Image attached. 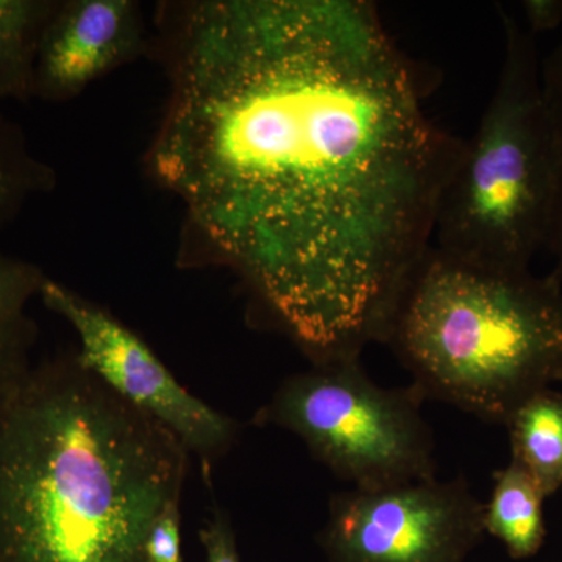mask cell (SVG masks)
Returning <instances> with one entry per match:
<instances>
[{"instance_id": "cell-1", "label": "cell", "mask_w": 562, "mask_h": 562, "mask_svg": "<svg viewBox=\"0 0 562 562\" xmlns=\"http://www.w3.org/2000/svg\"><path fill=\"white\" fill-rule=\"evenodd\" d=\"M158 179L313 364L382 342L462 143L375 3L188 7Z\"/></svg>"}, {"instance_id": "cell-2", "label": "cell", "mask_w": 562, "mask_h": 562, "mask_svg": "<svg viewBox=\"0 0 562 562\" xmlns=\"http://www.w3.org/2000/svg\"><path fill=\"white\" fill-rule=\"evenodd\" d=\"M188 457L79 358L31 366L0 392V562H149Z\"/></svg>"}, {"instance_id": "cell-3", "label": "cell", "mask_w": 562, "mask_h": 562, "mask_svg": "<svg viewBox=\"0 0 562 562\" xmlns=\"http://www.w3.org/2000/svg\"><path fill=\"white\" fill-rule=\"evenodd\" d=\"M380 344L425 401L506 427L525 402L562 383V273L486 268L430 246Z\"/></svg>"}, {"instance_id": "cell-4", "label": "cell", "mask_w": 562, "mask_h": 562, "mask_svg": "<svg viewBox=\"0 0 562 562\" xmlns=\"http://www.w3.org/2000/svg\"><path fill=\"white\" fill-rule=\"evenodd\" d=\"M503 63L472 138L443 183L431 246L486 268L528 271L546 243L552 144L536 36L503 5Z\"/></svg>"}, {"instance_id": "cell-5", "label": "cell", "mask_w": 562, "mask_h": 562, "mask_svg": "<svg viewBox=\"0 0 562 562\" xmlns=\"http://www.w3.org/2000/svg\"><path fill=\"white\" fill-rule=\"evenodd\" d=\"M424 402L413 383L373 382L360 358L288 376L254 422L297 436L314 460L353 490H383L436 479V441Z\"/></svg>"}, {"instance_id": "cell-6", "label": "cell", "mask_w": 562, "mask_h": 562, "mask_svg": "<svg viewBox=\"0 0 562 562\" xmlns=\"http://www.w3.org/2000/svg\"><path fill=\"white\" fill-rule=\"evenodd\" d=\"M484 503L464 475L333 494L317 541L328 562H465Z\"/></svg>"}, {"instance_id": "cell-7", "label": "cell", "mask_w": 562, "mask_h": 562, "mask_svg": "<svg viewBox=\"0 0 562 562\" xmlns=\"http://www.w3.org/2000/svg\"><path fill=\"white\" fill-rule=\"evenodd\" d=\"M38 295L76 330L81 364L122 401L172 432L188 453L211 468L235 446L238 422L181 386L150 347L110 313L46 277Z\"/></svg>"}, {"instance_id": "cell-8", "label": "cell", "mask_w": 562, "mask_h": 562, "mask_svg": "<svg viewBox=\"0 0 562 562\" xmlns=\"http://www.w3.org/2000/svg\"><path fill=\"white\" fill-rule=\"evenodd\" d=\"M135 5L127 0H77L55 9L36 54L33 94H77L127 57L136 44Z\"/></svg>"}, {"instance_id": "cell-9", "label": "cell", "mask_w": 562, "mask_h": 562, "mask_svg": "<svg viewBox=\"0 0 562 562\" xmlns=\"http://www.w3.org/2000/svg\"><path fill=\"white\" fill-rule=\"evenodd\" d=\"M546 495L527 472L509 461L494 472L491 497L484 503V532L503 543L512 560H530L547 538Z\"/></svg>"}, {"instance_id": "cell-10", "label": "cell", "mask_w": 562, "mask_h": 562, "mask_svg": "<svg viewBox=\"0 0 562 562\" xmlns=\"http://www.w3.org/2000/svg\"><path fill=\"white\" fill-rule=\"evenodd\" d=\"M512 461L547 498L562 487V392L547 390L525 402L506 424Z\"/></svg>"}, {"instance_id": "cell-11", "label": "cell", "mask_w": 562, "mask_h": 562, "mask_svg": "<svg viewBox=\"0 0 562 562\" xmlns=\"http://www.w3.org/2000/svg\"><path fill=\"white\" fill-rule=\"evenodd\" d=\"M43 280L35 266L0 254V392L32 366L35 328L27 305Z\"/></svg>"}, {"instance_id": "cell-12", "label": "cell", "mask_w": 562, "mask_h": 562, "mask_svg": "<svg viewBox=\"0 0 562 562\" xmlns=\"http://www.w3.org/2000/svg\"><path fill=\"white\" fill-rule=\"evenodd\" d=\"M57 3L0 0V102L33 94L41 35Z\"/></svg>"}, {"instance_id": "cell-13", "label": "cell", "mask_w": 562, "mask_h": 562, "mask_svg": "<svg viewBox=\"0 0 562 562\" xmlns=\"http://www.w3.org/2000/svg\"><path fill=\"white\" fill-rule=\"evenodd\" d=\"M541 85L553 165L552 205L543 249L554 258V271L562 273V43L541 58Z\"/></svg>"}, {"instance_id": "cell-14", "label": "cell", "mask_w": 562, "mask_h": 562, "mask_svg": "<svg viewBox=\"0 0 562 562\" xmlns=\"http://www.w3.org/2000/svg\"><path fill=\"white\" fill-rule=\"evenodd\" d=\"M47 183L46 169L29 157L20 136L0 121V224L16 213L29 194Z\"/></svg>"}, {"instance_id": "cell-15", "label": "cell", "mask_w": 562, "mask_h": 562, "mask_svg": "<svg viewBox=\"0 0 562 562\" xmlns=\"http://www.w3.org/2000/svg\"><path fill=\"white\" fill-rule=\"evenodd\" d=\"M149 562H181L180 508L162 514L147 542Z\"/></svg>"}, {"instance_id": "cell-16", "label": "cell", "mask_w": 562, "mask_h": 562, "mask_svg": "<svg viewBox=\"0 0 562 562\" xmlns=\"http://www.w3.org/2000/svg\"><path fill=\"white\" fill-rule=\"evenodd\" d=\"M201 541L206 562H241L236 549L235 532L225 514H214L213 519L202 528Z\"/></svg>"}, {"instance_id": "cell-17", "label": "cell", "mask_w": 562, "mask_h": 562, "mask_svg": "<svg viewBox=\"0 0 562 562\" xmlns=\"http://www.w3.org/2000/svg\"><path fill=\"white\" fill-rule=\"evenodd\" d=\"M522 10L532 36L557 31L562 24V0H525Z\"/></svg>"}]
</instances>
